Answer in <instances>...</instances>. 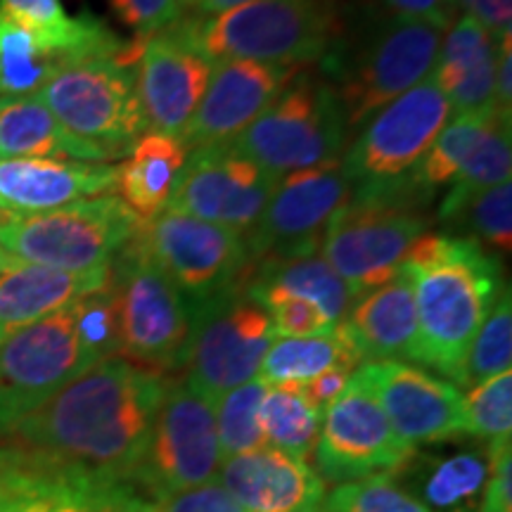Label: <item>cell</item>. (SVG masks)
<instances>
[{
	"mask_svg": "<svg viewBox=\"0 0 512 512\" xmlns=\"http://www.w3.org/2000/svg\"><path fill=\"white\" fill-rule=\"evenodd\" d=\"M183 5H185V0H183Z\"/></svg>",
	"mask_w": 512,
	"mask_h": 512,
	"instance_id": "obj_53",
	"label": "cell"
},
{
	"mask_svg": "<svg viewBox=\"0 0 512 512\" xmlns=\"http://www.w3.org/2000/svg\"><path fill=\"white\" fill-rule=\"evenodd\" d=\"M261 427L268 446L309 460L323 427V413L306 399L302 384H273L261 403Z\"/></svg>",
	"mask_w": 512,
	"mask_h": 512,
	"instance_id": "obj_34",
	"label": "cell"
},
{
	"mask_svg": "<svg viewBox=\"0 0 512 512\" xmlns=\"http://www.w3.org/2000/svg\"><path fill=\"white\" fill-rule=\"evenodd\" d=\"M110 285L117 297L119 356L164 375L185 368L190 304L138 235L112 261Z\"/></svg>",
	"mask_w": 512,
	"mask_h": 512,
	"instance_id": "obj_7",
	"label": "cell"
},
{
	"mask_svg": "<svg viewBox=\"0 0 512 512\" xmlns=\"http://www.w3.org/2000/svg\"><path fill=\"white\" fill-rule=\"evenodd\" d=\"M465 434L486 446L505 444L512 437V373H498L470 387L463 396Z\"/></svg>",
	"mask_w": 512,
	"mask_h": 512,
	"instance_id": "obj_39",
	"label": "cell"
},
{
	"mask_svg": "<svg viewBox=\"0 0 512 512\" xmlns=\"http://www.w3.org/2000/svg\"><path fill=\"white\" fill-rule=\"evenodd\" d=\"M0 159L117 162L110 150L88 143L64 128L38 93L0 98Z\"/></svg>",
	"mask_w": 512,
	"mask_h": 512,
	"instance_id": "obj_27",
	"label": "cell"
},
{
	"mask_svg": "<svg viewBox=\"0 0 512 512\" xmlns=\"http://www.w3.org/2000/svg\"><path fill=\"white\" fill-rule=\"evenodd\" d=\"M299 72L302 67L252 60L214 64L207 91L178 140L188 152L233 143L271 107Z\"/></svg>",
	"mask_w": 512,
	"mask_h": 512,
	"instance_id": "obj_19",
	"label": "cell"
},
{
	"mask_svg": "<svg viewBox=\"0 0 512 512\" xmlns=\"http://www.w3.org/2000/svg\"><path fill=\"white\" fill-rule=\"evenodd\" d=\"M313 456L323 482L347 484L399 475L411 463L415 448L396 437L380 403L354 370L347 389L323 415Z\"/></svg>",
	"mask_w": 512,
	"mask_h": 512,
	"instance_id": "obj_15",
	"label": "cell"
},
{
	"mask_svg": "<svg viewBox=\"0 0 512 512\" xmlns=\"http://www.w3.org/2000/svg\"><path fill=\"white\" fill-rule=\"evenodd\" d=\"M486 477H489L486 448L422 460L415 470V489H418L415 498L430 512H479Z\"/></svg>",
	"mask_w": 512,
	"mask_h": 512,
	"instance_id": "obj_31",
	"label": "cell"
},
{
	"mask_svg": "<svg viewBox=\"0 0 512 512\" xmlns=\"http://www.w3.org/2000/svg\"><path fill=\"white\" fill-rule=\"evenodd\" d=\"M76 328L93 363L119 356V313L110 283L76 302Z\"/></svg>",
	"mask_w": 512,
	"mask_h": 512,
	"instance_id": "obj_42",
	"label": "cell"
},
{
	"mask_svg": "<svg viewBox=\"0 0 512 512\" xmlns=\"http://www.w3.org/2000/svg\"><path fill=\"white\" fill-rule=\"evenodd\" d=\"M268 392V384L256 377L252 382L230 389L216 401V432L223 460L259 451L268 446L261 427V403Z\"/></svg>",
	"mask_w": 512,
	"mask_h": 512,
	"instance_id": "obj_37",
	"label": "cell"
},
{
	"mask_svg": "<svg viewBox=\"0 0 512 512\" xmlns=\"http://www.w3.org/2000/svg\"><path fill=\"white\" fill-rule=\"evenodd\" d=\"M439 221L448 228L467 230L465 238L510 254L512 247V183H498L465 200L439 207Z\"/></svg>",
	"mask_w": 512,
	"mask_h": 512,
	"instance_id": "obj_36",
	"label": "cell"
},
{
	"mask_svg": "<svg viewBox=\"0 0 512 512\" xmlns=\"http://www.w3.org/2000/svg\"><path fill=\"white\" fill-rule=\"evenodd\" d=\"M456 8L482 24L498 43L512 38V0H456Z\"/></svg>",
	"mask_w": 512,
	"mask_h": 512,
	"instance_id": "obj_48",
	"label": "cell"
},
{
	"mask_svg": "<svg viewBox=\"0 0 512 512\" xmlns=\"http://www.w3.org/2000/svg\"><path fill=\"white\" fill-rule=\"evenodd\" d=\"M219 475L247 512H323L325 482L309 460L273 446L226 458Z\"/></svg>",
	"mask_w": 512,
	"mask_h": 512,
	"instance_id": "obj_21",
	"label": "cell"
},
{
	"mask_svg": "<svg viewBox=\"0 0 512 512\" xmlns=\"http://www.w3.org/2000/svg\"><path fill=\"white\" fill-rule=\"evenodd\" d=\"M496 110L510 119L512 114V38L498 43L496 62Z\"/></svg>",
	"mask_w": 512,
	"mask_h": 512,
	"instance_id": "obj_51",
	"label": "cell"
},
{
	"mask_svg": "<svg viewBox=\"0 0 512 512\" xmlns=\"http://www.w3.org/2000/svg\"><path fill=\"white\" fill-rule=\"evenodd\" d=\"M150 512H247L242 505L228 494L221 482H209L192 489L178 491L162 501L152 503Z\"/></svg>",
	"mask_w": 512,
	"mask_h": 512,
	"instance_id": "obj_46",
	"label": "cell"
},
{
	"mask_svg": "<svg viewBox=\"0 0 512 512\" xmlns=\"http://www.w3.org/2000/svg\"><path fill=\"white\" fill-rule=\"evenodd\" d=\"M152 503L128 482L64 475L48 479L34 512H150Z\"/></svg>",
	"mask_w": 512,
	"mask_h": 512,
	"instance_id": "obj_35",
	"label": "cell"
},
{
	"mask_svg": "<svg viewBox=\"0 0 512 512\" xmlns=\"http://www.w3.org/2000/svg\"><path fill=\"white\" fill-rule=\"evenodd\" d=\"M110 268L74 273L8 261L0 268V344L12 332L102 290L110 283Z\"/></svg>",
	"mask_w": 512,
	"mask_h": 512,
	"instance_id": "obj_25",
	"label": "cell"
},
{
	"mask_svg": "<svg viewBox=\"0 0 512 512\" xmlns=\"http://www.w3.org/2000/svg\"><path fill=\"white\" fill-rule=\"evenodd\" d=\"M512 174V145H510V119H498L494 128L467 159L463 171L448 188L444 204L465 200L486 188L510 181Z\"/></svg>",
	"mask_w": 512,
	"mask_h": 512,
	"instance_id": "obj_40",
	"label": "cell"
},
{
	"mask_svg": "<svg viewBox=\"0 0 512 512\" xmlns=\"http://www.w3.org/2000/svg\"><path fill=\"white\" fill-rule=\"evenodd\" d=\"M351 192L339 159L280 178L266 209L245 233L252 261L318 252L325 228L351 202Z\"/></svg>",
	"mask_w": 512,
	"mask_h": 512,
	"instance_id": "obj_16",
	"label": "cell"
},
{
	"mask_svg": "<svg viewBox=\"0 0 512 512\" xmlns=\"http://www.w3.org/2000/svg\"><path fill=\"white\" fill-rule=\"evenodd\" d=\"M143 43H128L124 53L88 55L69 62L38 91V98L64 128L105 147L117 159L128 157L147 133L136 79Z\"/></svg>",
	"mask_w": 512,
	"mask_h": 512,
	"instance_id": "obj_5",
	"label": "cell"
},
{
	"mask_svg": "<svg viewBox=\"0 0 512 512\" xmlns=\"http://www.w3.org/2000/svg\"><path fill=\"white\" fill-rule=\"evenodd\" d=\"M361 356L342 325L325 335L278 337L261 363V380L273 384H306L325 370L344 366L356 370Z\"/></svg>",
	"mask_w": 512,
	"mask_h": 512,
	"instance_id": "obj_30",
	"label": "cell"
},
{
	"mask_svg": "<svg viewBox=\"0 0 512 512\" xmlns=\"http://www.w3.org/2000/svg\"><path fill=\"white\" fill-rule=\"evenodd\" d=\"M451 114V105L432 76L382 107L339 159L351 188L370 190L406 178Z\"/></svg>",
	"mask_w": 512,
	"mask_h": 512,
	"instance_id": "obj_13",
	"label": "cell"
},
{
	"mask_svg": "<svg viewBox=\"0 0 512 512\" xmlns=\"http://www.w3.org/2000/svg\"><path fill=\"white\" fill-rule=\"evenodd\" d=\"M0 17L27 29L50 48L60 50L72 60L88 55L124 53L126 41L105 27L98 17H69L62 0H0Z\"/></svg>",
	"mask_w": 512,
	"mask_h": 512,
	"instance_id": "obj_29",
	"label": "cell"
},
{
	"mask_svg": "<svg viewBox=\"0 0 512 512\" xmlns=\"http://www.w3.org/2000/svg\"><path fill=\"white\" fill-rule=\"evenodd\" d=\"M76 302L0 344V437L95 366L76 328Z\"/></svg>",
	"mask_w": 512,
	"mask_h": 512,
	"instance_id": "obj_10",
	"label": "cell"
},
{
	"mask_svg": "<svg viewBox=\"0 0 512 512\" xmlns=\"http://www.w3.org/2000/svg\"><path fill=\"white\" fill-rule=\"evenodd\" d=\"M273 339L271 316L242 285L190 306L185 380L216 403L230 389L256 380Z\"/></svg>",
	"mask_w": 512,
	"mask_h": 512,
	"instance_id": "obj_9",
	"label": "cell"
},
{
	"mask_svg": "<svg viewBox=\"0 0 512 512\" xmlns=\"http://www.w3.org/2000/svg\"><path fill=\"white\" fill-rule=\"evenodd\" d=\"M110 5L138 41L159 34L183 15V0H110Z\"/></svg>",
	"mask_w": 512,
	"mask_h": 512,
	"instance_id": "obj_44",
	"label": "cell"
},
{
	"mask_svg": "<svg viewBox=\"0 0 512 512\" xmlns=\"http://www.w3.org/2000/svg\"><path fill=\"white\" fill-rule=\"evenodd\" d=\"M361 361H418V309L413 275L406 268L356 299L339 323Z\"/></svg>",
	"mask_w": 512,
	"mask_h": 512,
	"instance_id": "obj_23",
	"label": "cell"
},
{
	"mask_svg": "<svg viewBox=\"0 0 512 512\" xmlns=\"http://www.w3.org/2000/svg\"><path fill=\"white\" fill-rule=\"evenodd\" d=\"M401 266L415 285L418 363L458 387L467 349L505 290L501 261L465 235L425 233Z\"/></svg>",
	"mask_w": 512,
	"mask_h": 512,
	"instance_id": "obj_2",
	"label": "cell"
},
{
	"mask_svg": "<svg viewBox=\"0 0 512 512\" xmlns=\"http://www.w3.org/2000/svg\"><path fill=\"white\" fill-rule=\"evenodd\" d=\"M512 363V299L510 287L505 285L501 297L496 299L494 309L477 330L467 349L463 370H460L458 387H475L498 373L510 370Z\"/></svg>",
	"mask_w": 512,
	"mask_h": 512,
	"instance_id": "obj_38",
	"label": "cell"
},
{
	"mask_svg": "<svg viewBox=\"0 0 512 512\" xmlns=\"http://www.w3.org/2000/svg\"><path fill=\"white\" fill-rule=\"evenodd\" d=\"M245 3L249 0H185V5L195 10V15H219V12L233 10Z\"/></svg>",
	"mask_w": 512,
	"mask_h": 512,
	"instance_id": "obj_52",
	"label": "cell"
},
{
	"mask_svg": "<svg viewBox=\"0 0 512 512\" xmlns=\"http://www.w3.org/2000/svg\"><path fill=\"white\" fill-rule=\"evenodd\" d=\"M117 195V166L72 159H0V214H41Z\"/></svg>",
	"mask_w": 512,
	"mask_h": 512,
	"instance_id": "obj_22",
	"label": "cell"
},
{
	"mask_svg": "<svg viewBox=\"0 0 512 512\" xmlns=\"http://www.w3.org/2000/svg\"><path fill=\"white\" fill-rule=\"evenodd\" d=\"M242 290L264 309L278 299H306L316 304L332 325L342 323L358 299L318 252L252 261Z\"/></svg>",
	"mask_w": 512,
	"mask_h": 512,
	"instance_id": "obj_26",
	"label": "cell"
},
{
	"mask_svg": "<svg viewBox=\"0 0 512 512\" xmlns=\"http://www.w3.org/2000/svg\"><path fill=\"white\" fill-rule=\"evenodd\" d=\"M498 119L508 117H503L498 110L456 114V119L448 121L441 128L439 136L430 145V150L425 152V157L411 171L415 183L427 195H432L441 185H451Z\"/></svg>",
	"mask_w": 512,
	"mask_h": 512,
	"instance_id": "obj_33",
	"label": "cell"
},
{
	"mask_svg": "<svg viewBox=\"0 0 512 512\" xmlns=\"http://www.w3.org/2000/svg\"><path fill=\"white\" fill-rule=\"evenodd\" d=\"M266 311L268 316H271L275 337L325 335V332L337 328L316 304L306 302V299H278V302H273Z\"/></svg>",
	"mask_w": 512,
	"mask_h": 512,
	"instance_id": "obj_45",
	"label": "cell"
},
{
	"mask_svg": "<svg viewBox=\"0 0 512 512\" xmlns=\"http://www.w3.org/2000/svg\"><path fill=\"white\" fill-rule=\"evenodd\" d=\"M427 228L420 209L351 200L325 228L320 256L361 297L399 273Z\"/></svg>",
	"mask_w": 512,
	"mask_h": 512,
	"instance_id": "obj_14",
	"label": "cell"
},
{
	"mask_svg": "<svg viewBox=\"0 0 512 512\" xmlns=\"http://www.w3.org/2000/svg\"><path fill=\"white\" fill-rule=\"evenodd\" d=\"M498 41L472 17H458L441 38L432 81L453 114L496 110Z\"/></svg>",
	"mask_w": 512,
	"mask_h": 512,
	"instance_id": "obj_24",
	"label": "cell"
},
{
	"mask_svg": "<svg viewBox=\"0 0 512 512\" xmlns=\"http://www.w3.org/2000/svg\"><path fill=\"white\" fill-rule=\"evenodd\" d=\"M356 375L368 384L396 437L408 446L465 434L463 394L456 384L401 361L363 363Z\"/></svg>",
	"mask_w": 512,
	"mask_h": 512,
	"instance_id": "obj_18",
	"label": "cell"
},
{
	"mask_svg": "<svg viewBox=\"0 0 512 512\" xmlns=\"http://www.w3.org/2000/svg\"><path fill=\"white\" fill-rule=\"evenodd\" d=\"M214 401L185 380H171L152 425L150 441L128 484L150 503L209 484L223 456Z\"/></svg>",
	"mask_w": 512,
	"mask_h": 512,
	"instance_id": "obj_8",
	"label": "cell"
},
{
	"mask_svg": "<svg viewBox=\"0 0 512 512\" xmlns=\"http://www.w3.org/2000/svg\"><path fill=\"white\" fill-rule=\"evenodd\" d=\"M347 136L337 88L299 72L271 107L228 147L283 178L292 171L342 159Z\"/></svg>",
	"mask_w": 512,
	"mask_h": 512,
	"instance_id": "obj_6",
	"label": "cell"
},
{
	"mask_svg": "<svg viewBox=\"0 0 512 512\" xmlns=\"http://www.w3.org/2000/svg\"><path fill=\"white\" fill-rule=\"evenodd\" d=\"M280 176L228 145L188 152L166 211L247 233L271 200Z\"/></svg>",
	"mask_w": 512,
	"mask_h": 512,
	"instance_id": "obj_17",
	"label": "cell"
},
{
	"mask_svg": "<svg viewBox=\"0 0 512 512\" xmlns=\"http://www.w3.org/2000/svg\"><path fill=\"white\" fill-rule=\"evenodd\" d=\"M211 72L214 64L174 27L145 38L136 79L147 133L181 136L207 91Z\"/></svg>",
	"mask_w": 512,
	"mask_h": 512,
	"instance_id": "obj_20",
	"label": "cell"
},
{
	"mask_svg": "<svg viewBox=\"0 0 512 512\" xmlns=\"http://www.w3.org/2000/svg\"><path fill=\"white\" fill-rule=\"evenodd\" d=\"M169 382L171 377L124 356L105 358L0 439L17 446L43 477L128 482Z\"/></svg>",
	"mask_w": 512,
	"mask_h": 512,
	"instance_id": "obj_1",
	"label": "cell"
},
{
	"mask_svg": "<svg viewBox=\"0 0 512 512\" xmlns=\"http://www.w3.org/2000/svg\"><path fill=\"white\" fill-rule=\"evenodd\" d=\"M489 456V477H486L484 498L479 512H512V451L510 441L486 446Z\"/></svg>",
	"mask_w": 512,
	"mask_h": 512,
	"instance_id": "obj_47",
	"label": "cell"
},
{
	"mask_svg": "<svg viewBox=\"0 0 512 512\" xmlns=\"http://www.w3.org/2000/svg\"><path fill=\"white\" fill-rule=\"evenodd\" d=\"M69 62V55L0 17V98L38 93Z\"/></svg>",
	"mask_w": 512,
	"mask_h": 512,
	"instance_id": "obj_32",
	"label": "cell"
},
{
	"mask_svg": "<svg viewBox=\"0 0 512 512\" xmlns=\"http://www.w3.org/2000/svg\"><path fill=\"white\" fill-rule=\"evenodd\" d=\"M323 512H430L392 477H368L337 484L325 494Z\"/></svg>",
	"mask_w": 512,
	"mask_h": 512,
	"instance_id": "obj_41",
	"label": "cell"
},
{
	"mask_svg": "<svg viewBox=\"0 0 512 512\" xmlns=\"http://www.w3.org/2000/svg\"><path fill=\"white\" fill-rule=\"evenodd\" d=\"M188 159V147L178 138L162 133H145L136 147L117 166V192L140 221L164 214L171 192Z\"/></svg>",
	"mask_w": 512,
	"mask_h": 512,
	"instance_id": "obj_28",
	"label": "cell"
},
{
	"mask_svg": "<svg viewBox=\"0 0 512 512\" xmlns=\"http://www.w3.org/2000/svg\"><path fill=\"white\" fill-rule=\"evenodd\" d=\"M444 34L446 27L425 19L392 17L368 38L337 88L349 133L432 74Z\"/></svg>",
	"mask_w": 512,
	"mask_h": 512,
	"instance_id": "obj_12",
	"label": "cell"
},
{
	"mask_svg": "<svg viewBox=\"0 0 512 512\" xmlns=\"http://www.w3.org/2000/svg\"><path fill=\"white\" fill-rule=\"evenodd\" d=\"M384 8L394 12V17L425 19L439 27H451L456 0H382Z\"/></svg>",
	"mask_w": 512,
	"mask_h": 512,
	"instance_id": "obj_49",
	"label": "cell"
},
{
	"mask_svg": "<svg viewBox=\"0 0 512 512\" xmlns=\"http://www.w3.org/2000/svg\"><path fill=\"white\" fill-rule=\"evenodd\" d=\"M140 221L119 195H102L41 214H0V268L8 261L95 271L138 235Z\"/></svg>",
	"mask_w": 512,
	"mask_h": 512,
	"instance_id": "obj_4",
	"label": "cell"
},
{
	"mask_svg": "<svg viewBox=\"0 0 512 512\" xmlns=\"http://www.w3.org/2000/svg\"><path fill=\"white\" fill-rule=\"evenodd\" d=\"M211 64L252 60L304 67L335 46V0H249L219 15L178 17L171 24Z\"/></svg>",
	"mask_w": 512,
	"mask_h": 512,
	"instance_id": "obj_3",
	"label": "cell"
},
{
	"mask_svg": "<svg viewBox=\"0 0 512 512\" xmlns=\"http://www.w3.org/2000/svg\"><path fill=\"white\" fill-rule=\"evenodd\" d=\"M138 240L190 306L238 290L252 266L245 233L176 211L140 223Z\"/></svg>",
	"mask_w": 512,
	"mask_h": 512,
	"instance_id": "obj_11",
	"label": "cell"
},
{
	"mask_svg": "<svg viewBox=\"0 0 512 512\" xmlns=\"http://www.w3.org/2000/svg\"><path fill=\"white\" fill-rule=\"evenodd\" d=\"M46 484L17 446L0 439V512H34Z\"/></svg>",
	"mask_w": 512,
	"mask_h": 512,
	"instance_id": "obj_43",
	"label": "cell"
},
{
	"mask_svg": "<svg viewBox=\"0 0 512 512\" xmlns=\"http://www.w3.org/2000/svg\"><path fill=\"white\" fill-rule=\"evenodd\" d=\"M351 375H354V370L344 366L325 370V373H320L318 377H313V380L302 384L306 399H309L313 406L325 415V411H328L332 403L339 399V394L347 389Z\"/></svg>",
	"mask_w": 512,
	"mask_h": 512,
	"instance_id": "obj_50",
	"label": "cell"
}]
</instances>
